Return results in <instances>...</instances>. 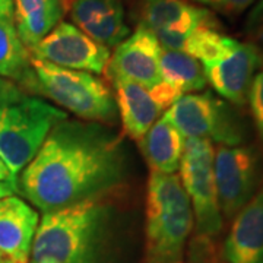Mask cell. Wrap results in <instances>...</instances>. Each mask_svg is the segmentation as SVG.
Wrapping results in <instances>:
<instances>
[{
	"instance_id": "9a60e30c",
	"label": "cell",
	"mask_w": 263,
	"mask_h": 263,
	"mask_svg": "<svg viewBox=\"0 0 263 263\" xmlns=\"http://www.w3.org/2000/svg\"><path fill=\"white\" fill-rule=\"evenodd\" d=\"M221 256L226 263H263V189L231 221Z\"/></svg>"
},
{
	"instance_id": "30bf717a",
	"label": "cell",
	"mask_w": 263,
	"mask_h": 263,
	"mask_svg": "<svg viewBox=\"0 0 263 263\" xmlns=\"http://www.w3.org/2000/svg\"><path fill=\"white\" fill-rule=\"evenodd\" d=\"M29 53L32 59L41 62L94 75L104 73L111 56L110 48L94 41L69 22H60Z\"/></svg>"
},
{
	"instance_id": "d4e9b609",
	"label": "cell",
	"mask_w": 263,
	"mask_h": 263,
	"mask_svg": "<svg viewBox=\"0 0 263 263\" xmlns=\"http://www.w3.org/2000/svg\"><path fill=\"white\" fill-rule=\"evenodd\" d=\"M25 92L18 85L5 78H0V105H6L10 103H16L25 97Z\"/></svg>"
},
{
	"instance_id": "5bb4252c",
	"label": "cell",
	"mask_w": 263,
	"mask_h": 263,
	"mask_svg": "<svg viewBox=\"0 0 263 263\" xmlns=\"http://www.w3.org/2000/svg\"><path fill=\"white\" fill-rule=\"evenodd\" d=\"M38 224V212L24 199L0 197V253L13 263H28Z\"/></svg>"
},
{
	"instance_id": "6da1fadb",
	"label": "cell",
	"mask_w": 263,
	"mask_h": 263,
	"mask_svg": "<svg viewBox=\"0 0 263 263\" xmlns=\"http://www.w3.org/2000/svg\"><path fill=\"white\" fill-rule=\"evenodd\" d=\"M101 123H57L34 160L22 170L18 190L43 212L123 193L129 154L123 133Z\"/></svg>"
},
{
	"instance_id": "8fae6325",
	"label": "cell",
	"mask_w": 263,
	"mask_h": 263,
	"mask_svg": "<svg viewBox=\"0 0 263 263\" xmlns=\"http://www.w3.org/2000/svg\"><path fill=\"white\" fill-rule=\"evenodd\" d=\"M161 50L162 47L155 34L138 25L129 37L116 46L104 75L107 81L124 79L152 88L162 81L160 72Z\"/></svg>"
},
{
	"instance_id": "4fadbf2b",
	"label": "cell",
	"mask_w": 263,
	"mask_h": 263,
	"mask_svg": "<svg viewBox=\"0 0 263 263\" xmlns=\"http://www.w3.org/2000/svg\"><path fill=\"white\" fill-rule=\"evenodd\" d=\"M73 25L105 47H114L130 35L123 0H67Z\"/></svg>"
},
{
	"instance_id": "603a6c76",
	"label": "cell",
	"mask_w": 263,
	"mask_h": 263,
	"mask_svg": "<svg viewBox=\"0 0 263 263\" xmlns=\"http://www.w3.org/2000/svg\"><path fill=\"white\" fill-rule=\"evenodd\" d=\"M245 34L249 43L263 53V0H257L249 12L245 24Z\"/></svg>"
},
{
	"instance_id": "7c38bea8",
	"label": "cell",
	"mask_w": 263,
	"mask_h": 263,
	"mask_svg": "<svg viewBox=\"0 0 263 263\" xmlns=\"http://www.w3.org/2000/svg\"><path fill=\"white\" fill-rule=\"evenodd\" d=\"M135 18L154 34H189L200 27H221L211 10L189 0H138Z\"/></svg>"
},
{
	"instance_id": "7a4b0ae2",
	"label": "cell",
	"mask_w": 263,
	"mask_h": 263,
	"mask_svg": "<svg viewBox=\"0 0 263 263\" xmlns=\"http://www.w3.org/2000/svg\"><path fill=\"white\" fill-rule=\"evenodd\" d=\"M122 195L44 212L28 263H117Z\"/></svg>"
},
{
	"instance_id": "277c9868",
	"label": "cell",
	"mask_w": 263,
	"mask_h": 263,
	"mask_svg": "<svg viewBox=\"0 0 263 263\" xmlns=\"http://www.w3.org/2000/svg\"><path fill=\"white\" fill-rule=\"evenodd\" d=\"M38 95L51 100L84 122L116 126L119 111L113 89L94 73L65 69L32 59Z\"/></svg>"
},
{
	"instance_id": "484cf974",
	"label": "cell",
	"mask_w": 263,
	"mask_h": 263,
	"mask_svg": "<svg viewBox=\"0 0 263 263\" xmlns=\"http://www.w3.org/2000/svg\"><path fill=\"white\" fill-rule=\"evenodd\" d=\"M0 16L13 18V0H0Z\"/></svg>"
},
{
	"instance_id": "44dd1931",
	"label": "cell",
	"mask_w": 263,
	"mask_h": 263,
	"mask_svg": "<svg viewBox=\"0 0 263 263\" xmlns=\"http://www.w3.org/2000/svg\"><path fill=\"white\" fill-rule=\"evenodd\" d=\"M184 263H226L215 238L208 235L195 234L187 243V256Z\"/></svg>"
},
{
	"instance_id": "cb8c5ba5",
	"label": "cell",
	"mask_w": 263,
	"mask_h": 263,
	"mask_svg": "<svg viewBox=\"0 0 263 263\" xmlns=\"http://www.w3.org/2000/svg\"><path fill=\"white\" fill-rule=\"evenodd\" d=\"M195 2L205 5L212 10L227 16H238L249 8H252L257 0H195Z\"/></svg>"
},
{
	"instance_id": "ffe728a7",
	"label": "cell",
	"mask_w": 263,
	"mask_h": 263,
	"mask_svg": "<svg viewBox=\"0 0 263 263\" xmlns=\"http://www.w3.org/2000/svg\"><path fill=\"white\" fill-rule=\"evenodd\" d=\"M66 13L67 0H51L43 9L32 13L31 16L15 22V27L22 43L31 50L56 28Z\"/></svg>"
},
{
	"instance_id": "52a82bcc",
	"label": "cell",
	"mask_w": 263,
	"mask_h": 263,
	"mask_svg": "<svg viewBox=\"0 0 263 263\" xmlns=\"http://www.w3.org/2000/svg\"><path fill=\"white\" fill-rule=\"evenodd\" d=\"M214 145L205 139H186L180 162V181L187 195L196 234L216 238L222 233L224 218L216 193Z\"/></svg>"
},
{
	"instance_id": "2e32d148",
	"label": "cell",
	"mask_w": 263,
	"mask_h": 263,
	"mask_svg": "<svg viewBox=\"0 0 263 263\" xmlns=\"http://www.w3.org/2000/svg\"><path fill=\"white\" fill-rule=\"evenodd\" d=\"M110 84L113 85L122 133L132 141L139 142L164 111L152 97L149 88L124 79H111Z\"/></svg>"
},
{
	"instance_id": "4316f807",
	"label": "cell",
	"mask_w": 263,
	"mask_h": 263,
	"mask_svg": "<svg viewBox=\"0 0 263 263\" xmlns=\"http://www.w3.org/2000/svg\"><path fill=\"white\" fill-rule=\"evenodd\" d=\"M8 180L13 181L12 177H10V173L9 170H8V167H6V164H5V162L2 161V158H0V181H8ZM13 183H18V181H13Z\"/></svg>"
},
{
	"instance_id": "ba28073f",
	"label": "cell",
	"mask_w": 263,
	"mask_h": 263,
	"mask_svg": "<svg viewBox=\"0 0 263 263\" xmlns=\"http://www.w3.org/2000/svg\"><path fill=\"white\" fill-rule=\"evenodd\" d=\"M216 193L224 221L234 216L260 190L262 160L254 146H218L214 158Z\"/></svg>"
},
{
	"instance_id": "9c48e42d",
	"label": "cell",
	"mask_w": 263,
	"mask_h": 263,
	"mask_svg": "<svg viewBox=\"0 0 263 263\" xmlns=\"http://www.w3.org/2000/svg\"><path fill=\"white\" fill-rule=\"evenodd\" d=\"M206 82L235 107L247 104L254 76L263 69V53L252 43L231 38L228 47L215 59L202 63Z\"/></svg>"
},
{
	"instance_id": "8992f818",
	"label": "cell",
	"mask_w": 263,
	"mask_h": 263,
	"mask_svg": "<svg viewBox=\"0 0 263 263\" xmlns=\"http://www.w3.org/2000/svg\"><path fill=\"white\" fill-rule=\"evenodd\" d=\"M184 139H205L218 146H238L247 139V123L235 107L209 91L184 94L162 116Z\"/></svg>"
},
{
	"instance_id": "3957f363",
	"label": "cell",
	"mask_w": 263,
	"mask_h": 263,
	"mask_svg": "<svg viewBox=\"0 0 263 263\" xmlns=\"http://www.w3.org/2000/svg\"><path fill=\"white\" fill-rule=\"evenodd\" d=\"M195 216L179 176L151 171L145 199L143 263H184Z\"/></svg>"
},
{
	"instance_id": "5b68a950",
	"label": "cell",
	"mask_w": 263,
	"mask_h": 263,
	"mask_svg": "<svg viewBox=\"0 0 263 263\" xmlns=\"http://www.w3.org/2000/svg\"><path fill=\"white\" fill-rule=\"evenodd\" d=\"M65 119L66 111L32 95L0 105V158L13 181L34 160L51 129Z\"/></svg>"
},
{
	"instance_id": "e0dca14e",
	"label": "cell",
	"mask_w": 263,
	"mask_h": 263,
	"mask_svg": "<svg viewBox=\"0 0 263 263\" xmlns=\"http://www.w3.org/2000/svg\"><path fill=\"white\" fill-rule=\"evenodd\" d=\"M0 78L16 84L27 95H38L32 57L19 37L13 18L0 16Z\"/></svg>"
},
{
	"instance_id": "ac0fdd59",
	"label": "cell",
	"mask_w": 263,
	"mask_h": 263,
	"mask_svg": "<svg viewBox=\"0 0 263 263\" xmlns=\"http://www.w3.org/2000/svg\"><path fill=\"white\" fill-rule=\"evenodd\" d=\"M184 141L181 133L162 117L138 143L152 173L176 174L180 168Z\"/></svg>"
},
{
	"instance_id": "83f0119b",
	"label": "cell",
	"mask_w": 263,
	"mask_h": 263,
	"mask_svg": "<svg viewBox=\"0 0 263 263\" xmlns=\"http://www.w3.org/2000/svg\"><path fill=\"white\" fill-rule=\"evenodd\" d=\"M0 263H13L10 259H8V257H5V256H2L0 257Z\"/></svg>"
},
{
	"instance_id": "d6986e66",
	"label": "cell",
	"mask_w": 263,
	"mask_h": 263,
	"mask_svg": "<svg viewBox=\"0 0 263 263\" xmlns=\"http://www.w3.org/2000/svg\"><path fill=\"white\" fill-rule=\"evenodd\" d=\"M162 81L174 85L183 94H195L206 88V78L202 63L183 51L162 48L160 56Z\"/></svg>"
},
{
	"instance_id": "f1b7e54d",
	"label": "cell",
	"mask_w": 263,
	"mask_h": 263,
	"mask_svg": "<svg viewBox=\"0 0 263 263\" xmlns=\"http://www.w3.org/2000/svg\"><path fill=\"white\" fill-rule=\"evenodd\" d=\"M2 256H3V254H2V253H0V257H2Z\"/></svg>"
},
{
	"instance_id": "7402d4cb",
	"label": "cell",
	"mask_w": 263,
	"mask_h": 263,
	"mask_svg": "<svg viewBox=\"0 0 263 263\" xmlns=\"http://www.w3.org/2000/svg\"><path fill=\"white\" fill-rule=\"evenodd\" d=\"M247 103L250 107V114L253 120L254 129L257 133V138L263 145V69L254 76Z\"/></svg>"
}]
</instances>
